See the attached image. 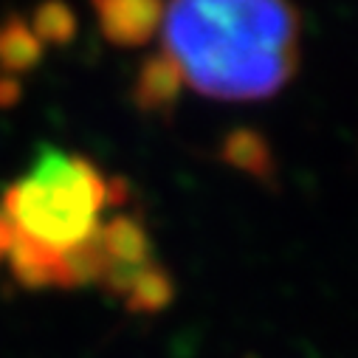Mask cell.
Listing matches in <instances>:
<instances>
[{
    "instance_id": "4",
    "label": "cell",
    "mask_w": 358,
    "mask_h": 358,
    "mask_svg": "<svg viewBox=\"0 0 358 358\" xmlns=\"http://www.w3.org/2000/svg\"><path fill=\"white\" fill-rule=\"evenodd\" d=\"M102 34L116 45H141L161 26V0H94Z\"/></svg>"
},
{
    "instance_id": "2",
    "label": "cell",
    "mask_w": 358,
    "mask_h": 358,
    "mask_svg": "<svg viewBox=\"0 0 358 358\" xmlns=\"http://www.w3.org/2000/svg\"><path fill=\"white\" fill-rule=\"evenodd\" d=\"M161 54L178 87L223 102L280 94L299 68L302 20L291 0H169Z\"/></svg>"
},
{
    "instance_id": "1",
    "label": "cell",
    "mask_w": 358,
    "mask_h": 358,
    "mask_svg": "<svg viewBox=\"0 0 358 358\" xmlns=\"http://www.w3.org/2000/svg\"><path fill=\"white\" fill-rule=\"evenodd\" d=\"M124 187L85 155L43 147L0 198L3 259L26 288L96 285L99 234Z\"/></svg>"
},
{
    "instance_id": "3",
    "label": "cell",
    "mask_w": 358,
    "mask_h": 358,
    "mask_svg": "<svg viewBox=\"0 0 358 358\" xmlns=\"http://www.w3.org/2000/svg\"><path fill=\"white\" fill-rule=\"evenodd\" d=\"M99 285L133 310H158L172 299V280L155 259L147 229L133 215L116 212L102 229Z\"/></svg>"
}]
</instances>
